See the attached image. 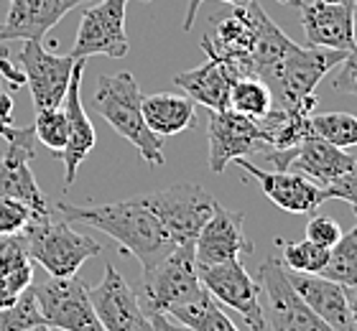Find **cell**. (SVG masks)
I'll use <instances>...</instances> for the list:
<instances>
[{
  "instance_id": "cell-17",
  "label": "cell",
  "mask_w": 357,
  "mask_h": 331,
  "mask_svg": "<svg viewBox=\"0 0 357 331\" xmlns=\"http://www.w3.org/2000/svg\"><path fill=\"white\" fill-rule=\"evenodd\" d=\"M253 240L245 235V214L217 206L209 222L194 240V255L199 265H217L253 255Z\"/></svg>"
},
{
  "instance_id": "cell-31",
  "label": "cell",
  "mask_w": 357,
  "mask_h": 331,
  "mask_svg": "<svg viewBox=\"0 0 357 331\" xmlns=\"http://www.w3.org/2000/svg\"><path fill=\"white\" fill-rule=\"evenodd\" d=\"M312 132L337 148L357 146V115L352 112H321L312 115Z\"/></svg>"
},
{
  "instance_id": "cell-26",
  "label": "cell",
  "mask_w": 357,
  "mask_h": 331,
  "mask_svg": "<svg viewBox=\"0 0 357 331\" xmlns=\"http://www.w3.org/2000/svg\"><path fill=\"white\" fill-rule=\"evenodd\" d=\"M33 260L29 258V245L23 232L0 235V283L21 295L33 283Z\"/></svg>"
},
{
  "instance_id": "cell-18",
  "label": "cell",
  "mask_w": 357,
  "mask_h": 331,
  "mask_svg": "<svg viewBox=\"0 0 357 331\" xmlns=\"http://www.w3.org/2000/svg\"><path fill=\"white\" fill-rule=\"evenodd\" d=\"M235 163L261 184L263 194L283 212L309 214L327 201L324 189L317 181L306 178L304 174H298V171H263L253 166L248 158H238Z\"/></svg>"
},
{
  "instance_id": "cell-39",
  "label": "cell",
  "mask_w": 357,
  "mask_h": 331,
  "mask_svg": "<svg viewBox=\"0 0 357 331\" xmlns=\"http://www.w3.org/2000/svg\"><path fill=\"white\" fill-rule=\"evenodd\" d=\"M0 79H6L10 89L26 84V77H23L21 66H15L13 61L8 59V54L3 52V49H0Z\"/></svg>"
},
{
  "instance_id": "cell-27",
  "label": "cell",
  "mask_w": 357,
  "mask_h": 331,
  "mask_svg": "<svg viewBox=\"0 0 357 331\" xmlns=\"http://www.w3.org/2000/svg\"><path fill=\"white\" fill-rule=\"evenodd\" d=\"M271 107H273V95H271V87L261 77L248 74V77H238L232 82L227 110L240 112L245 118L261 120L271 112Z\"/></svg>"
},
{
  "instance_id": "cell-15",
  "label": "cell",
  "mask_w": 357,
  "mask_h": 331,
  "mask_svg": "<svg viewBox=\"0 0 357 331\" xmlns=\"http://www.w3.org/2000/svg\"><path fill=\"white\" fill-rule=\"evenodd\" d=\"M87 293L105 331H151V318L141 298L110 260L105 263L102 280L95 288H87Z\"/></svg>"
},
{
  "instance_id": "cell-10",
  "label": "cell",
  "mask_w": 357,
  "mask_h": 331,
  "mask_svg": "<svg viewBox=\"0 0 357 331\" xmlns=\"http://www.w3.org/2000/svg\"><path fill=\"white\" fill-rule=\"evenodd\" d=\"M207 138L209 169L217 176L225 174V169L238 158H248L253 153H268V140L261 130V123L232 110L209 112Z\"/></svg>"
},
{
  "instance_id": "cell-2",
  "label": "cell",
  "mask_w": 357,
  "mask_h": 331,
  "mask_svg": "<svg viewBox=\"0 0 357 331\" xmlns=\"http://www.w3.org/2000/svg\"><path fill=\"white\" fill-rule=\"evenodd\" d=\"M95 110L110 123L120 138H126L141 158L151 166H164V143L146 125L143 118V92L130 72L100 74L95 89Z\"/></svg>"
},
{
  "instance_id": "cell-46",
  "label": "cell",
  "mask_w": 357,
  "mask_h": 331,
  "mask_svg": "<svg viewBox=\"0 0 357 331\" xmlns=\"http://www.w3.org/2000/svg\"><path fill=\"white\" fill-rule=\"evenodd\" d=\"M355 214H357V209H355Z\"/></svg>"
},
{
  "instance_id": "cell-8",
  "label": "cell",
  "mask_w": 357,
  "mask_h": 331,
  "mask_svg": "<svg viewBox=\"0 0 357 331\" xmlns=\"http://www.w3.org/2000/svg\"><path fill=\"white\" fill-rule=\"evenodd\" d=\"M126 3L128 0L89 3L82 13L69 56L72 59H89V56L123 59L130 52V41L126 33Z\"/></svg>"
},
{
  "instance_id": "cell-30",
  "label": "cell",
  "mask_w": 357,
  "mask_h": 331,
  "mask_svg": "<svg viewBox=\"0 0 357 331\" xmlns=\"http://www.w3.org/2000/svg\"><path fill=\"white\" fill-rule=\"evenodd\" d=\"M278 247V258H281L283 268L291 272H309V275H319L324 263L329 258V250L321 245H314L312 240L304 243H286V240H275Z\"/></svg>"
},
{
  "instance_id": "cell-47",
  "label": "cell",
  "mask_w": 357,
  "mask_h": 331,
  "mask_svg": "<svg viewBox=\"0 0 357 331\" xmlns=\"http://www.w3.org/2000/svg\"><path fill=\"white\" fill-rule=\"evenodd\" d=\"M0 26H3V23H0Z\"/></svg>"
},
{
  "instance_id": "cell-3",
  "label": "cell",
  "mask_w": 357,
  "mask_h": 331,
  "mask_svg": "<svg viewBox=\"0 0 357 331\" xmlns=\"http://www.w3.org/2000/svg\"><path fill=\"white\" fill-rule=\"evenodd\" d=\"M347 54L350 52L291 44L278 64L261 74V79L271 87L273 107H294L314 115L319 102L314 89L335 66L342 64Z\"/></svg>"
},
{
  "instance_id": "cell-44",
  "label": "cell",
  "mask_w": 357,
  "mask_h": 331,
  "mask_svg": "<svg viewBox=\"0 0 357 331\" xmlns=\"http://www.w3.org/2000/svg\"><path fill=\"white\" fill-rule=\"evenodd\" d=\"M283 3H289V6H294V8H301V6H304V0H283Z\"/></svg>"
},
{
  "instance_id": "cell-38",
  "label": "cell",
  "mask_w": 357,
  "mask_h": 331,
  "mask_svg": "<svg viewBox=\"0 0 357 331\" xmlns=\"http://www.w3.org/2000/svg\"><path fill=\"white\" fill-rule=\"evenodd\" d=\"M15 132H18V128L13 125V97L3 89V79H0V138H6L8 143Z\"/></svg>"
},
{
  "instance_id": "cell-6",
  "label": "cell",
  "mask_w": 357,
  "mask_h": 331,
  "mask_svg": "<svg viewBox=\"0 0 357 331\" xmlns=\"http://www.w3.org/2000/svg\"><path fill=\"white\" fill-rule=\"evenodd\" d=\"M141 201L156 214L161 227L176 245L194 243L220 206L217 199L204 192L199 184H174L161 192L141 194Z\"/></svg>"
},
{
  "instance_id": "cell-14",
  "label": "cell",
  "mask_w": 357,
  "mask_h": 331,
  "mask_svg": "<svg viewBox=\"0 0 357 331\" xmlns=\"http://www.w3.org/2000/svg\"><path fill=\"white\" fill-rule=\"evenodd\" d=\"M36 132L31 128H18L0 158V199H15L29 204L36 217L52 214L44 192L38 189L36 176L31 171V161L36 155Z\"/></svg>"
},
{
  "instance_id": "cell-13",
  "label": "cell",
  "mask_w": 357,
  "mask_h": 331,
  "mask_svg": "<svg viewBox=\"0 0 357 331\" xmlns=\"http://www.w3.org/2000/svg\"><path fill=\"white\" fill-rule=\"evenodd\" d=\"M75 61L77 59H72L69 54L67 56L52 54L41 41H23V49L18 52V66L26 77L36 112L61 107L64 97H67Z\"/></svg>"
},
{
  "instance_id": "cell-34",
  "label": "cell",
  "mask_w": 357,
  "mask_h": 331,
  "mask_svg": "<svg viewBox=\"0 0 357 331\" xmlns=\"http://www.w3.org/2000/svg\"><path fill=\"white\" fill-rule=\"evenodd\" d=\"M33 217L36 212L29 204L15 199H0V235H18Z\"/></svg>"
},
{
  "instance_id": "cell-9",
  "label": "cell",
  "mask_w": 357,
  "mask_h": 331,
  "mask_svg": "<svg viewBox=\"0 0 357 331\" xmlns=\"http://www.w3.org/2000/svg\"><path fill=\"white\" fill-rule=\"evenodd\" d=\"M36 301L44 316V324L59 331H105L89 301L87 286L82 280L72 278H46L33 286Z\"/></svg>"
},
{
  "instance_id": "cell-11",
  "label": "cell",
  "mask_w": 357,
  "mask_h": 331,
  "mask_svg": "<svg viewBox=\"0 0 357 331\" xmlns=\"http://www.w3.org/2000/svg\"><path fill=\"white\" fill-rule=\"evenodd\" d=\"M258 275H261L263 293L268 295L273 331H337L327 321H321L309 309V303L298 295L296 288L291 286L289 272L278 255L263 260Z\"/></svg>"
},
{
  "instance_id": "cell-28",
  "label": "cell",
  "mask_w": 357,
  "mask_h": 331,
  "mask_svg": "<svg viewBox=\"0 0 357 331\" xmlns=\"http://www.w3.org/2000/svg\"><path fill=\"white\" fill-rule=\"evenodd\" d=\"M166 316L176 318V321H181V324L189 326L192 331H240L207 291L197 301L186 303V306L166 314Z\"/></svg>"
},
{
  "instance_id": "cell-25",
  "label": "cell",
  "mask_w": 357,
  "mask_h": 331,
  "mask_svg": "<svg viewBox=\"0 0 357 331\" xmlns=\"http://www.w3.org/2000/svg\"><path fill=\"white\" fill-rule=\"evenodd\" d=\"M258 123L268 140V151H289L306 135H312V115L294 107H271V112Z\"/></svg>"
},
{
  "instance_id": "cell-12",
  "label": "cell",
  "mask_w": 357,
  "mask_h": 331,
  "mask_svg": "<svg viewBox=\"0 0 357 331\" xmlns=\"http://www.w3.org/2000/svg\"><path fill=\"white\" fill-rule=\"evenodd\" d=\"M255 33L258 29H255L253 3L245 8L232 6V10L209 21V31L202 38V49L212 59H220L232 66V72L238 77H248V74H253L250 56L255 49Z\"/></svg>"
},
{
  "instance_id": "cell-41",
  "label": "cell",
  "mask_w": 357,
  "mask_h": 331,
  "mask_svg": "<svg viewBox=\"0 0 357 331\" xmlns=\"http://www.w3.org/2000/svg\"><path fill=\"white\" fill-rule=\"evenodd\" d=\"M151 318V331H192L189 326H184L176 318L166 316V314H149Z\"/></svg>"
},
{
  "instance_id": "cell-19",
  "label": "cell",
  "mask_w": 357,
  "mask_h": 331,
  "mask_svg": "<svg viewBox=\"0 0 357 331\" xmlns=\"http://www.w3.org/2000/svg\"><path fill=\"white\" fill-rule=\"evenodd\" d=\"M84 64L87 59H77L75 69H72V79H69L67 97H64V112H67V123H69V140L64 151H61L56 158H61L64 163V192L75 184L77 171L82 166V161L92 153V148L97 143V132L92 120L87 118L82 105V77H84Z\"/></svg>"
},
{
  "instance_id": "cell-29",
  "label": "cell",
  "mask_w": 357,
  "mask_h": 331,
  "mask_svg": "<svg viewBox=\"0 0 357 331\" xmlns=\"http://www.w3.org/2000/svg\"><path fill=\"white\" fill-rule=\"evenodd\" d=\"M319 275L344 288H352L357 283V224L329 247V258Z\"/></svg>"
},
{
  "instance_id": "cell-16",
  "label": "cell",
  "mask_w": 357,
  "mask_h": 331,
  "mask_svg": "<svg viewBox=\"0 0 357 331\" xmlns=\"http://www.w3.org/2000/svg\"><path fill=\"white\" fill-rule=\"evenodd\" d=\"M357 0H312L298 8L306 46L352 52L357 44L355 29Z\"/></svg>"
},
{
  "instance_id": "cell-23",
  "label": "cell",
  "mask_w": 357,
  "mask_h": 331,
  "mask_svg": "<svg viewBox=\"0 0 357 331\" xmlns=\"http://www.w3.org/2000/svg\"><path fill=\"white\" fill-rule=\"evenodd\" d=\"M352 166H355V158L350 153H344V148L332 146L329 140L312 132L298 143L289 171H298L306 178L317 181L319 186H327L335 178L342 176L344 171H350Z\"/></svg>"
},
{
  "instance_id": "cell-4",
  "label": "cell",
  "mask_w": 357,
  "mask_h": 331,
  "mask_svg": "<svg viewBox=\"0 0 357 331\" xmlns=\"http://www.w3.org/2000/svg\"><path fill=\"white\" fill-rule=\"evenodd\" d=\"M29 258L54 278H72L89 258L102 252L95 237L72 229V222L54 220L52 214L33 217L23 229Z\"/></svg>"
},
{
  "instance_id": "cell-36",
  "label": "cell",
  "mask_w": 357,
  "mask_h": 331,
  "mask_svg": "<svg viewBox=\"0 0 357 331\" xmlns=\"http://www.w3.org/2000/svg\"><path fill=\"white\" fill-rule=\"evenodd\" d=\"M327 199H340V201H347L357 209V161L350 171H344L342 176L335 178L332 184L321 186Z\"/></svg>"
},
{
  "instance_id": "cell-7",
  "label": "cell",
  "mask_w": 357,
  "mask_h": 331,
  "mask_svg": "<svg viewBox=\"0 0 357 331\" xmlns=\"http://www.w3.org/2000/svg\"><path fill=\"white\" fill-rule=\"evenodd\" d=\"M202 286L217 303L238 311L248 331H266V314L261 306V283L245 270L243 260L217 265L197 263Z\"/></svg>"
},
{
  "instance_id": "cell-45",
  "label": "cell",
  "mask_w": 357,
  "mask_h": 331,
  "mask_svg": "<svg viewBox=\"0 0 357 331\" xmlns=\"http://www.w3.org/2000/svg\"><path fill=\"white\" fill-rule=\"evenodd\" d=\"M141 3H151V0H141Z\"/></svg>"
},
{
  "instance_id": "cell-43",
  "label": "cell",
  "mask_w": 357,
  "mask_h": 331,
  "mask_svg": "<svg viewBox=\"0 0 357 331\" xmlns=\"http://www.w3.org/2000/svg\"><path fill=\"white\" fill-rule=\"evenodd\" d=\"M29 331H59V329H54V326H49V324H38V326H33V329H29Z\"/></svg>"
},
{
  "instance_id": "cell-22",
  "label": "cell",
  "mask_w": 357,
  "mask_h": 331,
  "mask_svg": "<svg viewBox=\"0 0 357 331\" xmlns=\"http://www.w3.org/2000/svg\"><path fill=\"white\" fill-rule=\"evenodd\" d=\"M289 272L291 286L296 288L298 295L309 303V309L327 321L337 331H350V306H347V288L327 280L321 275H309V272Z\"/></svg>"
},
{
  "instance_id": "cell-33",
  "label": "cell",
  "mask_w": 357,
  "mask_h": 331,
  "mask_svg": "<svg viewBox=\"0 0 357 331\" xmlns=\"http://www.w3.org/2000/svg\"><path fill=\"white\" fill-rule=\"evenodd\" d=\"M33 132H36V140L41 146L54 151V155H59L69 140V123L64 107L38 110L36 120H33Z\"/></svg>"
},
{
  "instance_id": "cell-20",
  "label": "cell",
  "mask_w": 357,
  "mask_h": 331,
  "mask_svg": "<svg viewBox=\"0 0 357 331\" xmlns=\"http://www.w3.org/2000/svg\"><path fill=\"white\" fill-rule=\"evenodd\" d=\"M95 0H10L8 18L0 26V44L6 41H44L56 23L79 6Z\"/></svg>"
},
{
  "instance_id": "cell-1",
  "label": "cell",
  "mask_w": 357,
  "mask_h": 331,
  "mask_svg": "<svg viewBox=\"0 0 357 331\" xmlns=\"http://www.w3.org/2000/svg\"><path fill=\"white\" fill-rule=\"evenodd\" d=\"M56 212L61 214V220L79 222L112 237L120 245V250L126 255H133L141 263L143 270H151L176 247V243L161 227L156 214L143 204L141 197L84 206L56 201Z\"/></svg>"
},
{
  "instance_id": "cell-40",
  "label": "cell",
  "mask_w": 357,
  "mask_h": 331,
  "mask_svg": "<svg viewBox=\"0 0 357 331\" xmlns=\"http://www.w3.org/2000/svg\"><path fill=\"white\" fill-rule=\"evenodd\" d=\"M202 3H207V0H189L186 3V13H184V31H192L194 26V18H197V10H199ZM220 3H227V6H238V8H245L250 6L253 0H220Z\"/></svg>"
},
{
  "instance_id": "cell-37",
  "label": "cell",
  "mask_w": 357,
  "mask_h": 331,
  "mask_svg": "<svg viewBox=\"0 0 357 331\" xmlns=\"http://www.w3.org/2000/svg\"><path fill=\"white\" fill-rule=\"evenodd\" d=\"M335 92L337 95H357V44L340 64V72L335 77Z\"/></svg>"
},
{
  "instance_id": "cell-21",
  "label": "cell",
  "mask_w": 357,
  "mask_h": 331,
  "mask_svg": "<svg viewBox=\"0 0 357 331\" xmlns=\"http://www.w3.org/2000/svg\"><path fill=\"white\" fill-rule=\"evenodd\" d=\"M235 79H238V74L232 72V66L207 56L204 64L178 72L174 77V84L184 89L186 97H192L197 105H204L209 112H220L227 110L230 87Z\"/></svg>"
},
{
  "instance_id": "cell-35",
  "label": "cell",
  "mask_w": 357,
  "mask_h": 331,
  "mask_svg": "<svg viewBox=\"0 0 357 331\" xmlns=\"http://www.w3.org/2000/svg\"><path fill=\"white\" fill-rule=\"evenodd\" d=\"M342 237V227L340 222L332 220V217H324V214H317L309 220L306 224V240H312L314 245H321V247H332Z\"/></svg>"
},
{
  "instance_id": "cell-24",
  "label": "cell",
  "mask_w": 357,
  "mask_h": 331,
  "mask_svg": "<svg viewBox=\"0 0 357 331\" xmlns=\"http://www.w3.org/2000/svg\"><path fill=\"white\" fill-rule=\"evenodd\" d=\"M143 118L158 138L178 135L197 125V102L192 97L174 95V92H158L149 97L143 95Z\"/></svg>"
},
{
  "instance_id": "cell-5",
  "label": "cell",
  "mask_w": 357,
  "mask_h": 331,
  "mask_svg": "<svg viewBox=\"0 0 357 331\" xmlns=\"http://www.w3.org/2000/svg\"><path fill=\"white\" fill-rule=\"evenodd\" d=\"M207 288L197 272L194 243L176 245L169 255L151 270H143L141 306L146 314H172L186 303L197 301Z\"/></svg>"
},
{
  "instance_id": "cell-32",
  "label": "cell",
  "mask_w": 357,
  "mask_h": 331,
  "mask_svg": "<svg viewBox=\"0 0 357 331\" xmlns=\"http://www.w3.org/2000/svg\"><path fill=\"white\" fill-rule=\"evenodd\" d=\"M44 324V316H41V309H38L36 301V291H33V283H31L13 306L8 309H0V331H29L33 326Z\"/></svg>"
},
{
  "instance_id": "cell-42",
  "label": "cell",
  "mask_w": 357,
  "mask_h": 331,
  "mask_svg": "<svg viewBox=\"0 0 357 331\" xmlns=\"http://www.w3.org/2000/svg\"><path fill=\"white\" fill-rule=\"evenodd\" d=\"M347 306H350V331H357V283L347 288Z\"/></svg>"
}]
</instances>
